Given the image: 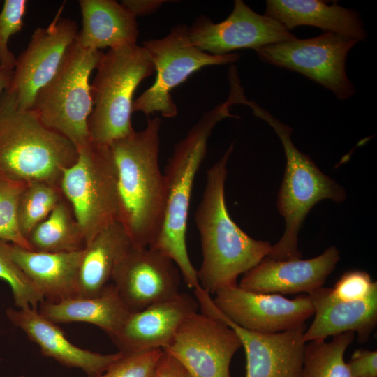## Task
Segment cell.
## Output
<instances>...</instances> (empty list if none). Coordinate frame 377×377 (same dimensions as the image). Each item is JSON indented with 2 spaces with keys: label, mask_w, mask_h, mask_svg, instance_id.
Segmentation results:
<instances>
[{
  "label": "cell",
  "mask_w": 377,
  "mask_h": 377,
  "mask_svg": "<svg viewBox=\"0 0 377 377\" xmlns=\"http://www.w3.org/2000/svg\"><path fill=\"white\" fill-rule=\"evenodd\" d=\"M233 143L207 172L202 200L195 215L202 261L197 270L200 286L209 293L237 285V278L258 265L272 244L249 236L232 219L225 201L227 163Z\"/></svg>",
  "instance_id": "1"
},
{
  "label": "cell",
  "mask_w": 377,
  "mask_h": 377,
  "mask_svg": "<svg viewBox=\"0 0 377 377\" xmlns=\"http://www.w3.org/2000/svg\"><path fill=\"white\" fill-rule=\"evenodd\" d=\"M161 126L158 117L148 118L144 129L109 145L117 173L119 221L134 247H149L163 221L166 188L158 163Z\"/></svg>",
  "instance_id": "2"
},
{
  "label": "cell",
  "mask_w": 377,
  "mask_h": 377,
  "mask_svg": "<svg viewBox=\"0 0 377 377\" xmlns=\"http://www.w3.org/2000/svg\"><path fill=\"white\" fill-rule=\"evenodd\" d=\"M233 105L228 98L202 114L186 136L175 146L163 172L165 204L159 232L149 246L170 258L184 282L193 290L200 286L197 270L187 251L186 233L191 196L195 175L206 155L207 142L215 126L227 117Z\"/></svg>",
  "instance_id": "3"
},
{
  "label": "cell",
  "mask_w": 377,
  "mask_h": 377,
  "mask_svg": "<svg viewBox=\"0 0 377 377\" xmlns=\"http://www.w3.org/2000/svg\"><path fill=\"white\" fill-rule=\"evenodd\" d=\"M75 146L20 109L8 87L0 98V177L61 188L64 171L77 161Z\"/></svg>",
  "instance_id": "4"
},
{
  "label": "cell",
  "mask_w": 377,
  "mask_h": 377,
  "mask_svg": "<svg viewBox=\"0 0 377 377\" xmlns=\"http://www.w3.org/2000/svg\"><path fill=\"white\" fill-rule=\"evenodd\" d=\"M242 104L249 106L255 116L268 123L283 147L286 165L279 191L277 207L285 220V230L280 240L272 245L266 256L277 260L301 258L298 233L311 209L322 200L341 202L345 190L325 175L309 156L301 152L291 140L292 128L246 96Z\"/></svg>",
  "instance_id": "5"
},
{
  "label": "cell",
  "mask_w": 377,
  "mask_h": 377,
  "mask_svg": "<svg viewBox=\"0 0 377 377\" xmlns=\"http://www.w3.org/2000/svg\"><path fill=\"white\" fill-rule=\"evenodd\" d=\"M154 71L149 54L137 43L109 49L103 54L91 84L93 109L88 131L91 141L110 145L134 131L133 94Z\"/></svg>",
  "instance_id": "6"
},
{
  "label": "cell",
  "mask_w": 377,
  "mask_h": 377,
  "mask_svg": "<svg viewBox=\"0 0 377 377\" xmlns=\"http://www.w3.org/2000/svg\"><path fill=\"white\" fill-rule=\"evenodd\" d=\"M75 40L59 70L37 93L30 109L46 127L68 139L77 148L90 142L88 119L93 101L89 78L103 55Z\"/></svg>",
  "instance_id": "7"
},
{
  "label": "cell",
  "mask_w": 377,
  "mask_h": 377,
  "mask_svg": "<svg viewBox=\"0 0 377 377\" xmlns=\"http://www.w3.org/2000/svg\"><path fill=\"white\" fill-rule=\"evenodd\" d=\"M62 175L61 189L71 205L87 244L119 221L117 173L109 145L90 140Z\"/></svg>",
  "instance_id": "8"
},
{
  "label": "cell",
  "mask_w": 377,
  "mask_h": 377,
  "mask_svg": "<svg viewBox=\"0 0 377 377\" xmlns=\"http://www.w3.org/2000/svg\"><path fill=\"white\" fill-rule=\"evenodd\" d=\"M142 47L153 61L156 77L133 101L132 111L147 117L154 112L167 118L175 117L178 110L170 94L173 89L205 66L232 64L239 59L236 53L213 55L201 51L192 43L186 24L175 25L163 38L144 41Z\"/></svg>",
  "instance_id": "9"
},
{
  "label": "cell",
  "mask_w": 377,
  "mask_h": 377,
  "mask_svg": "<svg viewBox=\"0 0 377 377\" xmlns=\"http://www.w3.org/2000/svg\"><path fill=\"white\" fill-rule=\"evenodd\" d=\"M357 40L333 32L297 38L254 50L264 63L297 72L330 90L340 100L355 92L346 72V60Z\"/></svg>",
  "instance_id": "10"
},
{
  "label": "cell",
  "mask_w": 377,
  "mask_h": 377,
  "mask_svg": "<svg viewBox=\"0 0 377 377\" xmlns=\"http://www.w3.org/2000/svg\"><path fill=\"white\" fill-rule=\"evenodd\" d=\"M241 347L239 336L229 325L195 312L163 350L177 359L191 377H231L230 364Z\"/></svg>",
  "instance_id": "11"
},
{
  "label": "cell",
  "mask_w": 377,
  "mask_h": 377,
  "mask_svg": "<svg viewBox=\"0 0 377 377\" xmlns=\"http://www.w3.org/2000/svg\"><path fill=\"white\" fill-rule=\"evenodd\" d=\"M213 302L229 320L249 331L261 334L283 332L305 324L314 315L308 294L288 299L276 293H260L235 285L215 293Z\"/></svg>",
  "instance_id": "12"
},
{
  "label": "cell",
  "mask_w": 377,
  "mask_h": 377,
  "mask_svg": "<svg viewBox=\"0 0 377 377\" xmlns=\"http://www.w3.org/2000/svg\"><path fill=\"white\" fill-rule=\"evenodd\" d=\"M61 10L47 27L34 31L26 50L16 59L8 88L22 110L31 109L37 93L56 74L76 40L77 23L61 17Z\"/></svg>",
  "instance_id": "13"
},
{
  "label": "cell",
  "mask_w": 377,
  "mask_h": 377,
  "mask_svg": "<svg viewBox=\"0 0 377 377\" xmlns=\"http://www.w3.org/2000/svg\"><path fill=\"white\" fill-rule=\"evenodd\" d=\"M189 38L199 50L213 55L259 47L296 38L276 20L260 15L243 1L235 0L232 11L223 21L214 23L205 16L188 27Z\"/></svg>",
  "instance_id": "14"
},
{
  "label": "cell",
  "mask_w": 377,
  "mask_h": 377,
  "mask_svg": "<svg viewBox=\"0 0 377 377\" xmlns=\"http://www.w3.org/2000/svg\"><path fill=\"white\" fill-rule=\"evenodd\" d=\"M176 264L150 247H132L117 265L112 283L131 312L170 299L179 292Z\"/></svg>",
  "instance_id": "15"
},
{
  "label": "cell",
  "mask_w": 377,
  "mask_h": 377,
  "mask_svg": "<svg viewBox=\"0 0 377 377\" xmlns=\"http://www.w3.org/2000/svg\"><path fill=\"white\" fill-rule=\"evenodd\" d=\"M201 311L218 318L239 336L246 359V377H300L306 343V325L274 334L249 331L235 325L219 310L213 300H205Z\"/></svg>",
  "instance_id": "16"
},
{
  "label": "cell",
  "mask_w": 377,
  "mask_h": 377,
  "mask_svg": "<svg viewBox=\"0 0 377 377\" xmlns=\"http://www.w3.org/2000/svg\"><path fill=\"white\" fill-rule=\"evenodd\" d=\"M340 259L332 246L314 258L277 260L265 257L243 274L241 288L260 293L311 294L323 287Z\"/></svg>",
  "instance_id": "17"
},
{
  "label": "cell",
  "mask_w": 377,
  "mask_h": 377,
  "mask_svg": "<svg viewBox=\"0 0 377 377\" xmlns=\"http://www.w3.org/2000/svg\"><path fill=\"white\" fill-rule=\"evenodd\" d=\"M198 308L196 300L179 293L170 299L131 312L120 331L111 339L123 353L163 350L184 321L197 312Z\"/></svg>",
  "instance_id": "18"
},
{
  "label": "cell",
  "mask_w": 377,
  "mask_h": 377,
  "mask_svg": "<svg viewBox=\"0 0 377 377\" xmlns=\"http://www.w3.org/2000/svg\"><path fill=\"white\" fill-rule=\"evenodd\" d=\"M6 314L15 327L38 346L44 356L67 367L80 369L89 377L100 376L121 356L119 351L103 355L77 347L66 337L57 324L44 317L36 309L8 308Z\"/></svg>",
  "instance_id": "19"
},
{
  "label": "cell",
  "mask_w": 377,
  "mask_h": 377,
  "mask_svg": "<svg viewBox=\"0 0 377 377\" xmlns=\"http://www.w3.org/2000/svg\"><path fill=\"white\" fill-rule=\"evenodd\" d=\"M308 295L314 307V319L303 334L305 343L347 332L357 333L361 343L369 339L377 324V289L356 301L337 299L331 288L322 287Z\"/></svg>",
  "instance_id": "20"
},
{
  "label": "cell",
  "mask_w": 377,
  "mask_h": 377,
  "mask_svg": "<svg viewBox=\"0 0 377 377\" xmlns=\"http://www.w3.org/2000/svg\"><path fill=\"white\" fill-rule=\"evenodd\" d=\"M82 250L50 253L10 244L13 260L33 282L45 300L59 302L76 297Z\"/></svg>",
  "instance_id": "21"
},
{
  "label": "cell",
  "mask_w": 377,
  "mask_h": 377,
  "mask_svg": "<svg viewBox=\"0 0 377 377\" xmlns=\"http://www.w3.org/2000/svg\"><path fill=\"white\" fill-rule=\"evenodd\" d=\"M265 15L281 23L288 31L298 26H313L357 42L367 34L358 14L353 9L328 5L320 0H268Z\"/></svg>",
  "instance_id": "22"
},
{
  "label": "cell",
  "mask_w": 377,
  "mask_h": 377,
  "mask_svg": "<svg viewBox=\"0 0 377 377\" xmlns=\"http://www.w3.org/2000/svg\"><path fill=\"white\" fill-rule=\"evenodd\" d=\"M82 28L76 41L82 47L99 50L136 44V18L114 0H80Z\"/></svg>",
  "instance_id": "23"
},
{
  "label": "cell",
  "mask_w": 377,
  "mask_h": 377,
  "mask_svg": "<svg viewBox=\"0 0 377 377\" xmlns=\"http://www.w3.org/2000/svg\"><path fill=\"white\" fill-rule=\"evenodd\" d=\"M131 247L130 237L119 221L100 231L82 250L76 297L100 295L112 279L117 265Z\"/></svg>",
  "instance_id": "24"
},
{
  "label": "cell",
  "mask_w": 377,
  "mask_h": 377,
  "mask_svg": "<svg viewBox=\"0 0 377 377\" xmlns=\"http://www.w3.org/2000/svg\"><path fill=\"white\" fill-rule=\"evenodd\" d=\"M39 312L55 324L84 322L100 327L111 338L121 329L131 311L114 284L109 283L98 295L73 297L59 302L40 304Z\"/></svg>",
  "instance_id": "25"
},
{
  "label": "cell",
  "mask_w": 377,
  "mask_h": 377,
  "mask_svg": "<svg viewBox=\"0 0 377 377\" xmlns=\"http://www.w3.org/2000/svg\"><path fill=\"white\" fill-rule=\"evenodd\" d=\"M27 240L32 250L40 252H74L87 242L68 201L64 198L47 217L31 232Z\"/></svg>",
  "instance_id": "26"
},
{
  "label": "cell",
  "mask_w": 377,
  "mask_h": 377,
  "mask_svg": "<svg viewBox=\"0 0 377 377\" xmlns=\"http://www.w3.org/2000/svg\"><path fill=\"white\" fill-rule=\"evenodd\" d=\"M355 336L347 332L333 336L330 341L306 343L300 377H350L344 353Z\"/></svg>",
  "instance_id": "27"
},
{
  "label": "cell",
  "mask_w": 377,
  "mask_h": 377,
  "mask_svg": "<svg viewBox=\"0 0 377 377\" xmlns=\"http://www.w3.org/2000/svg\"><path fill=\"white\" fill-rule=\"evenodd\" d=\"M63 198L59 187L38 181L27 183L17 206L18 226L27 239L32 230L47 217Z\"/></svg>",
  "instance_id": "28"
},
{
  "label": "cell",
  "mask_w": 377,
  "mask_h": 377,
  "mask_svg": "<svg viewBox=\"0 0 377 377\" xmlns=\"http://www.w3.org/2000/svg\"><path fill=\"white\" fill-rule=\"evenodd\" d=\"M27 183L0 177V239L32 250L21 233L17 222V206Z\"/></svg>",
  "instance_id": "29"
},
{
  "label": "cell",
  "mask_w": 377,
  "mask_h": 377,
  "mask_svg": "<svg viewBox=\"0 0 377 377\" xmlns=\"http://www.w3.org/2000/svg\"><path fill=\"white\" fill-rule=\"evenodd\" d=\"M10 244L0 239V279L10 286L14 303L18 309H36L38 304L45 299L33 282L13 260L10 255Z\"/></svg>",
  "instance_id": "30"
},
{
  "label": "cell",
  "mask_w": 377,
  "mask_h": 377,
  "mask_svg": "<svg viewBox=\"0 0 377 377\" xmlns=\"http://www.w3.org/2000/svg\"><path fill=\"white\" fill-rule=\"evenodd\" d=\"M27 3V0H6L0 12V59L4 70L15 68L16 59L9 50L8 41L22 29Z\"/></svg>",
  "instance_id": "31"
},
{
  "label": "cell",
  "mask_w": 377,
  "mask_h": 377,
  "mask_svg": "<svg viewBox=\"0 0 377 377\" xmlns=\"http://www.w3.org/2000/svg\"><path fill=\"white\" fill-rule=\"evenodd\" d=\"M163 352L161 349H155L122 353L121 356L98 377H154Z\"/></svg>",
  "instance_id": "32"
},
{
  "label": "cell",
  "mask_w": 377,
  "mask_h": 377,
  "mask_svg": "<svg viewBox=\"0 0 377 377\" xmlns=\"http://www.w3.org/2000/svg\"><path fill=\"white\" fill-rule=\"evenodd\" d=\"M377 289L376 281L361 270L346 272L331 288L332 295L339 300L356 301L367 298Z\"/></svg>",
  "instance_id": "33"
},
{
  "label": "cell",
  "mask_w": 377,
  "mask_h": 377,
  "mask_svg": "<svg viewBox=\"0 0 377 377\" xmlns=\"http://www.w3.org/2000/svg\"><path fill=\"white\" fill-rule=\"evenodd\" d=\"M350 377H377V351L359 349L346 362Z\"/></svg>",
  "instance_id": "34"
},
{
  "label": "cell",
  "mask_w": 377,
  "mask_h": 377,
  "mask_svg": "<svg viewBox=\"0 0 377 377\" xmlns=\"http://www.w3.org/2000/svg\"><path fill=\"white\" fill-rule=\"evenodd\" d=\"M154 377H191L182 364L163 351L158 362Z\"/></svg>",
  "instance_id": "35"
},
{
  "label": "cell",
  "mask_w": 377,
  "mask_h": 377,
  "mask_svg": "<svg viewBox=\"0 0 377 377\" xmlns=\"http://www.w3.org/2000/svg\"><path fill=\"white\" fill-rule=\"evenodd\" d=\"M170 1L165 0H123L121 4L136 18L138 16L150 15L163 4Z\"/></svg>",
  "instance_id": "36"
},
{
  "label": "cell",
  "mask_w": 377,
  "mask_h": 377,
  "mask_svg": "<svg viewBox=\"0 0 377 377\" xmlns=\"http://www.w3.org/2000/svg\"><path fill=\"white\" fill-rule=\"evenodd\" d=\"M13 76V71L0 68V98L9 87Z\"/></svg>",
  "instance_id": "37"
},
{
  "label": "cell",
  "mask_w": 377,
  "mask_h": 377,
  "mask_svg": "<svg viewBox=\"0 0 377 377\" xmlns=\"http://www.w3.org/2000/svg\"><path fill=\"white\" fill-rule=\"evenodd\" d=\"M0 68H1V59H0Z\"/></svg>",
  "instance_id": "38"
},
{
  "label": "cell",
  "mask_w": 377,
  "mask_h": 377,
  "mask_svg": "<svg viewBox=\"0 0 377 377\" xmlns=\"http://www.w3.org/2000/svg\"><path fill=\"white\" fill-rule=\"evenodd\" d=\"M0 360H1V358H0Z\"/></svg>",
  "instance_id": "39"
}]
</instances>
